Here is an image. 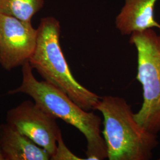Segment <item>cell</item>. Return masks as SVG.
<instances>
[{"instance_id": "10", "label": "cell", "mask_w": 160, "mask_h": 160, "mask_svg": "<svg viewBox=\"0 0 160 160\" xmlns=\"http://www.w3.org/2000/svg\"><path fill=\"white\" fill-rule=\"evenodd\" d=\"M52 160H83L72 153L64 143L62 134L59 135L57 141V145L55 154L51 157Z\"/></svg>"}, {"instance_id": "2", "label": "cell", "mask_w": 160, "mask_h": 160, "mask_svg": "<svg viewBox=\"0 0 160 160\" xmlns=\"http://www.w3.org/2000/svg\"><path fill=\"white\" fill-rule=\"evenodd\" d=\"M94 110L103 117L102 131L109 160H149L158 145V136L141 126L122 97H101Z\"/></svg>"}, {"instance_id": "7", "label": "cell", "mask_w": 160, "mask_h": 160, "mask_svg": "<svg viewBox=\"0 0 160 160\" xmlns=\"http://www.w3.org/2000/svg\"><path fill=\"white\" fill-rule=\"evenodd\" d=\"M158 0H125V5L116 18V27L122 35L143 32L160 24L154 17V7Z\"/></svg>"}, {"instance_id": "4", "label": "cell", "mask_w": 160, "mask_h": 160, "mask_svg": "<svg viewBox=\"0 0 160 160\" xmlns=\"http://www.w3.org/2000/svg\"><path fill=\"white\" fill-rule=\"evenodd\" d=\"M129 43L137 51V79L142 87L143 102L134 118L146 130L160 132V35L153 29L133 32Z\"/></svg>"}, {"instance_id": "8", "label": "cell", "mask_w": 160, "mask_h": 160, "mask_svg": "<svg viewBox=\"0 0 160 160\" xmlns=\"http://www.w3.org/2000/svg\"><path fill=\"white\" fill-rule=\"evenodd\" d=\"M0 145L5 160H49L51 155L8 123L0 125Z\"/></svg>"}, {"instance_id": "5", "label": "cell", "mask_w": 160, "mask_h": 160, "mask_svg": "<svg viewBox=\"0 0 160 160\" xmlns=\"http://www.w3.org/2000/svg\"><path fill=\"white\" fill-rule=\"evenodd\" d=\"M56 120L34 102L28 100L10 109L7 114V123L45 149L51 158L62 134Z\"/></svg>"}, {"instance_id": "11", "label": "cell", "mask_w": 160, "mask_h": 160, "mask_svg": "<svg viewBox=\"0 0 160 160\" xmlns=\"http://www.w3.org/2000/svg\"><path fill=\"white\" fill-rule=\"evenodd\" d=\"M0 160H5L4 155L2 153V149H1V145H0Z\"/></svg>"}, {"instance_id": "3", "label": "cell", "mask_w": 160, "mask_h": 160, "mask_svg": "<svg viewBox=\"0 0 160 160\" xmlns=\"http://www.w3.org/2000/svg\"><path fill=\"white\" fill-rule=\"evenodd\" d=\"M37 31L36 44L29 61L32 68L81 108L94 110L101 97L82 86L72 74L60 45L59 22L53 17L43 18Z\"/></svg>"}, {"instance_id": "1", "label": "cell", "mask_w": 160, "mask_h": 160, "mask_svg": "<svg viewBox=\"0 0 160 160\" xmlns=\"http://www.w3.org/2000/svg\"><path fill=\"white\" fill-rule=\"evenodd\" d=\"M22 67V84L9 91L8 94H28L42 110L78 129L87 141L86 160L108 158L107 147L101 131V118L93 112L81 108L55 87L45 81L36 80L29 62Z\"/></svg>"}, {"instance_id": "6", "label": "cell", "mask_w": 160, "mask_h": 160, "mask_svg": "<svg viewBox=\"0 0 160 160\" xmlns=\"http://www.w3.org/2000/svg\"><path fill=\"white\" fill-rule=\"evenodd\" d=\"M31 22L0 14V65L11 70L28 62L36 44Z\"/></svg>"}, {"instance_id": "9", "label": "cell", "mask_w": 160, "mask_h": 160, "mask_svg": "<svg viewBox=\"0 0 160 160\" xmlns=\"http://www.w3.org/2000/svg\"><path fill=\"white\" fill-rule=\"evenodd\" d=\"M44 0H0V14L31 22L44 5Z\"/></svg>"}]
</instances>
